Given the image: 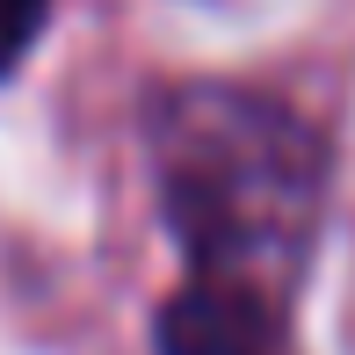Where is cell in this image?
Here are the masks:
<instances>
[{
  "instance_id": "obj_3",
  "label": "cell",
  "mask_w": 355,
  "mask_h": 355,
  "mask_svg": "<svg viewBox=\"0 0 355 355\" xmlns=\"http://www.w3.org/2000/svg\"><path fill=\"white\" fill-rule=\"evenodd\" d=\"M44 15H51V0H0V73L22 66V51L37 44Z\"/></svg>"
},
{
  "instance_id": "obj_2",
  "label": "cell",
  "mask_w": 355,
  "mask_h": 355,
  "mask_svg": "<svg viewBox=\"0 0 355 355\" xmlns=\"http://www.w3.org/2000/svg\"><path fill=\"white\" fill-rule=\"evenodd\" d=\"M283 334H290V312L247 297V290L196 283V276L174 290L153 319L159 355H283Z\"/></svg>"
},
{
  "instance_id": "obj_1",
  "label": "cell",
  "mask_w": 355,
  "mask_h": 355,
  "mask_svg": "<svg viewBox=\"0 0 355 355\" xmlns=\"http://www.w3.org/2000/svg\"><path fill=\"white\" fill-rule=\"evenodd\" d=\"M159 218L189 276L290 312L327 225V145L276 94L182 80L145 116Z\"/></svg>"
}]
</instances>
